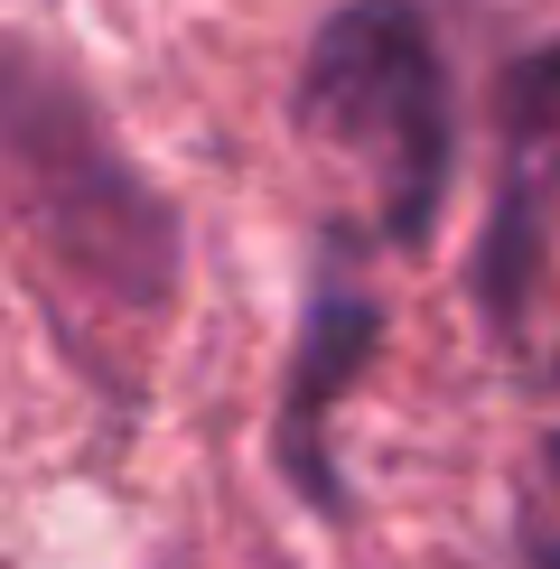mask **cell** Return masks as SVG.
<instances>
[{
    "mask_svg": "<svg viewBox=\"0 0 560 569\" xmlns=\"http://www.w3.org/2000/svg\"><path fill=\"white\" fill-rule=\"evenodd\" d=\"M0 178H10L19 224L57 262L66 290L122 308V318H159L178 290V216L159 187L112 150L103 112L66 66L38 47H0Z\"/></svg>",
    "mask_w": 560,
    "mask_h": 569,
    "instance_id": "obj_1",
    "label": "cell"
},
{
    "mask_svg": "<svg viewBox=\"0 0 560 569\" xmlns=\"http://www.w3.org/2000/svg\"><path fill=\"white\" fill-rule=\"evenodd\" d=\"M373 355V299L356 280H327L309 299V327H299V355H290V401H280V467H290V486L309 495V505L337 513L346 495L327 477V411L346 401V383L364 373Z\"/></svg>",
    "mask_w": 560,
    "mask_h": 569,
    "instance_id": "obj_4",
    "label": "cell"
},
{
    "mask_svg": "<svg viewBox=\"0 0 560 569\" xmlns=\"http://www.w3.org/2000/svg\"><path fill=\"white\" fill-rule=\"evenodd\" d=\"M496 206L477 243V299L504 337H523L532 290L551 262V216H560V38L532 47L496 93Z\"/></svg>",
    "mask_w": 560,
    "mask_h": 569,
    "instance_id": "obj_3",
    "label": "cell"
},
{
    "mask_svg": "<svg viewBox=\"0 0 560 569\" xmlns=\"http://www.w3.org/2000/svg\"><path fill=\"white\" fill-rule=\"evenodd\" d=\"M299 131L373 197L392 243H430L449 197V76L411 0H346L299 66Z\"/></svg>",
    "mask_w": 560,
    "mask_h": 569,
    "instance_id": "obj_2",
    "label": "cell"
},
{
    "mask_svg": "<svg viewBox=\"0 0 560 569\" xmlns=\"http://www.w3.org/2000/svg\"><path fill=\"white\" fill-rule=\"evenodd\" d=\"M513 532H523V560L532 569H560V430L532 448L523 486H513Z\"/></svg>",
    "mask_w": 560,
    "mask_h": 569,
    "instance_id": "obj_5",
    "label": "cell"
}]
</instances>
